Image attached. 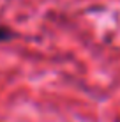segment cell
Returning a JSON list of instances; mask_svg holds the SVG:
<instances>
[{"label":"cell","instance_id":"cell-1","mask_svg":"<svg viewBox=\"0 0 120 122\" xmlns=\"http://www.w3.org/2000/svg\"><path fill=\"white\" fill-rule=\"evenodd\" d=\"M11 37H14V34H12L9 28L0 27V41H7V39H11Z\"/></svg>","mask_w":120,"mask_h":122}]
</instances>
